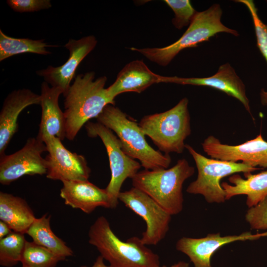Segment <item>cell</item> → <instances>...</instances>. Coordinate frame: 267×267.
<instances>
[{"instance_id":"23","label":"cell","mask_w":267,"mask_h":267,"mask_svg":"<svg viewBox=\"0 0 267 267\" xmlns=\"http://www.w3.org/2000/svg\"><path fill=\"white\" fill-rule=\"evenodd\" d=\"M57 46L47 44L44 40L9 37L0 30V61L15 55L26 53L48 55L51 52L46 47Z\"/></svg>"},{"instance_id":"4","label":"cell","mask_w":267,"mask_h":267,"mask_svg":"<svg viewBox=\"0 0 267 267\" xmlns=\"http://www.w3.org/2000/svg\"><path fill=\"white\" fill-rule=\"evenodd\" d=\"M195 173L185 159L170 169L138 172L132 178L133 187L142 191L171 215L182 210V185Z\"/></svg>"},{"instance_id":"16","label":"cell","mask_w":267,"mask_h":267,"mask_svg":"<svg viewBox=\"0 0 267 267\" xmlns=\"http://www.w3.org/2000/svg\"><path fill=\"white\" fill-rule=\"evenodd\" d=\"M41 96L28 89L13 90L5 98L0 112V157L18 129L21 112L32 105H40Z\"/></svg>"},{"instance_id":"12","label":"cell","mask_w":267,"mask_h":267,"mask_svg":"<svg viewBox=\"0 0 267 267\" xmlns=\"http://www.w3.org/2000/svg\"><path fill=\"white\" fill-rule=\"evenodd\" d=\"M203 151L211 158L242 163L253 167L267 168V141L260 133L255 138L235 145L222 143L213 135L202 143Z\"/></svg>"},{"instance_id":"25","label":"cell","mask_w":267,"mask_h":267,"mask_svg":"<svg viewBox=\"0 0 267 267\" xmlns=\"http://www.w3.org/2000/svg\"><path fill=\"white\" fill-rule=\"evenodd\" d=\"M26 241L24 234L15 231L0 239V266L11 267L20 262Z\"/></svg>"},{"instance_id":"15","label":"cell","mask_w":267,"mask_h":267,"mask_svg":"<svg viewBox=\"0 0 267 267\" xmlns=\"http://www.w3.org/2000/svg\"><path fill=\"white\" fill-rule=\"evenodd\" d=\"M162 83L183 85L207 86L224 92L238 99L252 116L249 100L246 95L245 86L228 63L221 65L217 73L205 78L163 77Z\"/></svg>"},{"instance_id":"33","label":"cell","mask_w":267,"mask_h":267,"mask_svg":"<svg viewBox=\"0 0 267 267\" xmlns=\"http://www.w3.org/2000/svg\"><path fill=\"white\" fill-rule=\"evenodd\" d=\"M22 267H30L22 265Z\"/></svg>"},{"instance_id":"31","label":"cell","mask_w":267,"mask_h":267,"mask_svg":"<svg viewBox=\"0 0 267 267\" xmlns=\"http://www.w3.org/2000/svg\"><path fill=\"white\" fill-rule=\"evenodd\" d=\"M103 258L101 256H99L96 259L93 265L91 267H87L86 266H83L80 267H111L110 266H108L105 265L103 261Z\"/></svg>"},{"instance_id":"10","label":"cell","mask_w":267,"mask_h":267,"mask_svg":"<svg viewBox=\"0 0 267 267\" xmlns=\"http://www.w3.org/2000/svg\"><path fill=\"white\" fill-rule=\"evenodd\" d=\"M45 143L36 137H30L17 151L0 157V182L9 185L24 175L46 174Z\"/></svg>"},{"instance_id":"5","label":"cell","mask_w":267,"mask_h":267,"mask_svg":"<svg viewBox=\"0 0 267 267\" xmlns=\"http://www.w3.org/2000/svg\"><path fill=\"white\" fill-rule=\"evenodd\" d=\"M222 13L220 5L214 4L205 10L197 12L182 36L172 44L163 47H131L130 49L140 53L160 66H166L180 51L197 47L199 44L209 41L219 33L225 32L238 36L237 31L222 23Z\"/></svg>"},{"instance_id":"22","label":"cell","mask_w":267,"mask_h":267,"mask_svg":"<svg viewBox=\"0 0 267 267\" xmlns=\"http://www.w3.org/2000/svg\"><path fill=\"white\" fill-rule=\"evenodd\" d=\"M50 216H47L45 214L40 218H36L26 233L31 237L35 243L65 259L66 257L72 256L73 252L52 231L50 225Z\"/></svg>"},{"instance_id":"30","label":"cell","mask_w":267,"mask_h":267,"mask_svg":"<svg viewBox=\"0 0 267 267\" xmlns=\"http://www.w3.org/2000/svg\"><path fill=\"white\" fill-rule=\"evenodd\" d=\"M9 226L4 222L0 221V239L5 237L12 231Z\"/></svg>"},{"instance_id":"8","label":"cell","mask_w":267,"mask_h":267,"mask_svg":"<svg viewBox=\"0 0 267 267\" xmlns=\"http://www.w3.org/2000/svg\"><path fill=\"white\" fill-rule=\"evenodd\" d=\"M85 128L89 137H99L105 147L111 173L105 189L114 209L118 204V196L123 182L127 178H132L141 165L123 152L119 139L110 129L97 122L90 121L85 125Z\"/></svg>"},{"instance_id":"26","label":"cell","mask_w":267,"mask_h":267,"mask_svg":"<svg viewBox=\"0 0 267 267\" xmlns=\"http://www.w3.org/2000/svg\"><path fill=\"white\" fill-rule=\"evenodd\" d=\"M235 1L244 4L249 10L255 29L257 46L267 62V25L260 18L258 9L253 0H237ZM260 98L262 104L267 107V91L261 89Z\"/></svg>"},{"instance_id":"2","label":"cell","mask_w":267,"mask_h":267,"mask_svg":"<svg viewBox=\"0 0 267 267\" xmlns=\"http://www.w3.org/2000/svg\"><path fill=\"white\" fill-rule=\"evenodd\" d=\"M89 242L95 246L111 267H159V257L139 237L126 241L120 239L112 231L104 216L97 218L88 232Z\"/></svg>"},{"instance_id":"1","label":"cell","mask_w":267,"mask_h":267,"mask_svg":"<svg viewBox=\"0 0 267 267\" xmlns=\"http://www.w3.org/2000/svg\"><path fill=\"white\" fill-rule=\"evenodd\" d=\"M105 76L95 79L93 71L80 74L75 77L63 95L66 138L73 140L83 126L96 118L108 104L115 105L105 86Z\"/></svg>"},{"instance_id":"24","label":"cell","mask_w":267,"mask_h":267,"mask_svg":"<svg viewBox=\"0 0 267 267\" xmlns=\"http://www.w3.org/2000/svg\"><path fill=\"white\" fill-rule=\"evenodd\" d=\"M64 260L47 248L26 240L20 262L30 267H55Z\"/></svg>"},{"instance_id":"6","label":"cell","mask_w":267,"mask_h":267,"mask_svg":"<svg viewBox=\"0 0 267 267\" xmlns=\"http://www.w3.org/2000/svg\"><path fill=\"white\" fill-rule=\"evenodd\" d=\"M188 104L184 97L171 109L146 115L138 123L144 134L165 154H180L185 148L184 140L191 134Z\"/></svg>"},{"instance_id":"19","label":"cell","mask_w":267,"mask_h":267,"mask_svg":"<svg viewBox=\"0 0 267 267\" xmlns=\"http://www.w3.org/2000/svg\"><path fill=\"white\" fill-rule=\"evenodd\" d=\"M163 76L152 72L142 60H133L118 73L115 82L106 88L110 97L115 98L127 92L141 93L151 85L162 83Z\"/></svg>"},{"instance_id":"7","label":"cell","mask_w":267,"mask_h":267,"mask_svg":"<svg viewBox=\"0 0 267 267\" xmlns=\"http://www.w3.org/2000/svg\"><path fill=\"white\" fill-rule=\"evenodd\" d=\"M185 148L193 157L198 171L195 180L188 186V193L201 194L208 203H223L225 192L220 181L225 177L237 173H252L260 170L242 162H233L208 158L197 152L191 146L185 144Z\"/></svg>"},{"instance_id":"21","label":"cell","mask_w":267,"mask_h":267,"mask_svg":"<svg viewBox=\"0 0 267 267\" xmlns=\"http://www.w3.org/2000/svg\"><path fill=\"white\" fill-rule=\"evenodd\" d=\"M36 219L24 199L6 192H0V220L13 231L26 233Z\"/></svg>"},{"instance_id":"28","label":"cell","mask_w":267,"mask_h":267,"mask_svg":"<svg viewBox=\"0 0 267 267\" xmlns=\"http://www.w3.org/2000/svg\"><path fill=\"white\" fill-rule=\"evenodd\" d=\"M245 220L252 229H267V196L247 210Z\"/></svg>"},{"instance_id":"32","label":"cell","mask_w":267,"mask_h":267,"mask_svg":"<svg viewBox=\"0 0 267 267\" xmlns=\"http://www.w3.org/2000/svg\"><path fill=\"white\" fill-rule=\"evenodd\" d=\"M159 267H189V264L183 261H180L174 265L170 267H167L166 266H159Z\"/></svg>"},{"instance_id":"9","label":"cell","mask_w":267,"mask_h":267,"mask_svg":"<svg viewBox=\"0 0 267 267\" xmlns=\"http://www.w3.org/2000/svg\"><path fill=\"white\" fill-rule=\"evenodd\" d=\"M119 200L146 222V229L140 238L145 245H156L166 235L171 220L170 214L142 191L135 187L120 192Z\"/></svg>"},{"instance_id":"17","label":"cell","mask_w":267,"mask_h":267,"mask_svg":"<svg viewBox=\"0 0 267 267\" xmlns=\"http://www.w3.org/2000/svg\"><path fill=\"white\" fill-rule=\"evenodd\" d=\"M62 90L49 86L45 81L41 86L42 115L37 137L43 142L55 136L62 141L66 138L65 119L59 105V98Z\"/></svg>"},{"instance_id":"13","label":"cell","mask_w":267,"mask_h":267,"mask_svg":"<svg viewBox=\"0 0 267 267\" xmlns=\"http://www.w3.org/2000/svg\"><path fill=\"white\" fill-rule=\"evenodd\" d=\"M97 44L93 35L82 37L78 40L70 39L64 47L69 52L67 60L62 65L53 67L48 66L45 69L36 71L44 81L51 87L60 89L64 95L71 86L78 67L83 60L93 50Z\"/></svg>"},{"instance_id":"27","label":"cell","mask_w":267,"mask_h":267,"mask_svg":"<svg viewBox=\"0 0 267 267\" xmlns=\"http://www.w3.org/2000/svg\"><path fill=\"white\" fill-rule=\"evenodd\" d=\"M164 1L174 11L175 17L172 22L178 30L189 25L197 12L189 0H165Z\"/></svg>"},{"instance_id":"20","label":"cell","mask_w":267,"mask_h":267,"mask_svg":"<svg viewBox=\"0 0 267 267\" xmlns=\"http://www.w3.org/2000/svg\"><path fill=\"white\" fill-rule=\"evenodd\" d=\"M243 175L245 178L239 174L232 175L228 179L232 184L222 182L221 186L226 200L236 195H246V204L250 208L267 196V170L256 174L244 173Z\"/></svg>"},{"instance_id":"11","label":"cell","mask_w":267,"mask_h":267,"mask_svg":"<svg viewBox=\"0 0 267 267\" xmlns=\"http://www.w3.org/2000/svg\"><path fill=\"white\" fill-rule=\"evenodd\" d=\"M44 143L48 152L45 158L48 178L62 182L88 180L90 169L84 156L68 150L55 136L47 138Z\"/></svg>"},{"instance_id":"29","label":"cell","mask_w":267,"mask_h":267,"mask_svg":"<svg viewBox=\"0 0 267 267\" xmlns=\"http://www.w3.org/2000/svg\"><path fill=\"white\" fill-rule=\"evenodd\" d=\"M8 5L17 12H33L50 8V0H7Z\"/></svg>"},{"instance_id":"14","label":"cell","mask_w":267,"mask_h":267,"mask_svg":"<svg viewBox=\"0 0 267 267\" xmlns=\"http://www.w3.org/2000/svg\"><path fill=\"white\" fill-rule=\"evenodd\" d=\"M265 236H267V231L256 234L245 232L239 235L224 236L220 233H209L200 238L183 237L177 241L176 249L187 255L194 267H212V256L222 246L236 241L254 240Z\"/></svg>"},{"instance_id":"3","label":"cell","mask_w":267,"mask_h":267,"mask_svg":"<svg viewBox=\"0 0 267 267\" xmlns=\"http://www.w3.org/2000/svg\"><path fill=\"white\" fill-rule=\"evenodd\" d=\"M96 119L116 133L123 152L130 157L137 159L145 170L167 169L170 166V156L153 149L146 141L138 124L118 107L106 105Z\"/></svg>"},{"instance_id":"18","label":"cell","mask_w":267,"mask_h":267,"mask_svg":"<svg viewBox=\"0 0 267 267\" xmlns=\"http://www.w3.org/2000/svg\"><path fill=\"white\" fill-rule=\"evenodd\" d=\"M60 195L64 203L73 208L90 214L97 207L113 209L106 190L85 180L62 181Z\"/></svg>"}]
</instances>
